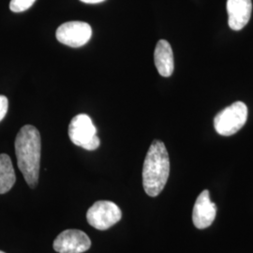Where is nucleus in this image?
<instances>
[{"mask_svg":"<svg viewBox=\"0 0 253 253\" xmlns=\"http://www.w3.org/2000/svg\"><path fill=\"white\" fill-rule=\"evenodd\" d=\"M16 180L11 160L7 154H0V194L7 193Z\"/></svg>","mask_w":253,"mask_h":253,"instance_id":"9b49d317","label":"nucleus"},{"mask_svg":"<svg viewBox=\"0 0 253 253\" xmlns=\"http://www.w3.org/2000/svg\"><path fill=\"white\" fill-rule=\"evenodd\" d=\"M69 136L74 145L89 151L96 150L100 145L96 126L91 118L84 114L77 115L72 119L69 126Z\"/></svg>","mask_w":253,"mask_h":253,"instance_id":"20e7f679","label":"nucleus"},{"mask_svg":"<svg viewBox=\"0 0 253 253\" xmlns=\"http://www.w3.org/2000/svg\"><path fill=\"white\" fill-rule=\"evenodd\" d=\"M170 173V160L163 142L155 140L150 145L143 167V186L145 193L156 197L163 191Z\"/></svg>","mask_w":253,"mask_h":253,"instance_id":"f03ea898","label":"nucleus"},{"mask_svg":"<svg viewBox=\"0 0 253 253\" xmlns=\"http://www.w3.org/2000/svg\"><path fill=\"white\" fill-rule=\"evenodd\" d=\"M0 253H4V252H1V251H0Z\"/></svg>","mask_w":253,"mask_h":253,"instance_id":"2eb2a0df","label":"nucleus"},{"mask_svg":"<svg viewBox=\"0 0 253 253\" xmlns=\"http://www.w3.org/2000/svg\"><path fill=\"white\" fill-rule=\"evenodd\" d=\"M122 217V212L118 206L110 201H98L86 213V219L91 226L105 231L114 226Z\"/></svg>","mask_w":253,"mask_h":253,"instance_id":"39448f33","label":"nucleus"},{"mask_svg":"<svg viewBox=\"0 0 253 253\" xmlns=\"http://www.w3.org/2000/svg\"><path fill=\"white\" fill-rule=\"evenodd\" d=\"M42 141L40 131L32 125H26L19 130L15 139V153L19 169L25 180L32 189L39 182Z\"/></svg>","mask_w":253,"mask_h":253,"instance_id":"f257e3e1","label":"nucleus"},{"mask_svg":"<svg viewBox=\"0 0 253 253\" xmlns=\"http://www.w3.org/2000/svg\"><path fill=\"white\" fill-rule=\"evenodd\" d=\"M252 11V0H227L229 27L235 31L244 28L251 19Z\"/></svg>","mask_w":253,"mask_h":253,"instance_id":"1a4fd4ad","label":"nucleus"},{"mask_svg":"<svg viewBox=\"0 0 253 253\" xmlns=\"http://www.w3.org/2000/svg\"><path fill=\"white\" fill-rule=\"evenodd\" d=\"M81 1L84 2V3H87V4H97V3L103 2L105 0H81Z\"/></svg>","mask_w":253,"mask_h":253,"instance_id":"4468645a","label":"nucleus"},{"mask_svg":"<svg viewBox=\"0 0 253 253\" xmlns=\"http://www.w3.org/2000/svg\"><path fill=\"white\" fill-rule=\"evenodd\" d=\"M154 59L156 68L163 77H170L172 75L174 69L173 53L171 44L167 41H159L155 49Z\"/></svg>","mask_w":253,"mask_h":253,"instance_id":"9d476101","label":"nucleus"},{"mask_svg":"<svg viewBox=\"0 0 253 253\" xmlns=\"http://www.w3.org/2000/svg\"><path fill=\"white\" fill-rule=\"evenodd\" d=\"M36 0H10L9 9L13 12H23L29 9Z\"/></svg>","mask_w":253,"mask_h":253,"instance_id":"f8f14e48","label":"nucleus"},{"mask_svg":"<svg viewBox=\"0 0 253 253\" xmlns=\"http://www.w3.org/2000/svg\"><path fill=\"white\" fill-rule=\"evenodd\" d=\"M247 119V105L242 101H235L217 114L214 118V126L219 135H234L244 126Z\"/></svg>","mask_w":253,"mask_h":253,"instance_id":"7ed1b4c3","label":"nucleus"},{"mask_svg":"<svg viewBox=\"0 0 253 253\" xmlns=\"http://www.w3.org/2000/svg\"><path fill=\"white\" fill-rule=\"evenodd\" d=\"M89 237L81 230L63 231L54 239V250L59 253H83L90 249Z\"/></svg>","mask_w":253,"mask_h":253,"instance_id":"0eeeda50","label":"nucleus"},{"mask_svg":"<svg viewBox=\"0 0 253 253\" xmlns=\"http://www.w3.org/2000/svg\"><path fill=\"white\" fill-rule=\"evenodd\" d=\"M9 108V100L7 99V97L0 95V121H2L5 116L7 115Z\"/></svg>","mask_w":253,"mask_h":253,"instance_id":"ddd939ff","label":"nucleus"},{"mask_svg":"<svg viewBox=\"0 0 253 253\" xmlns=\"http://www.w3.org/2000/svg\"><path fill=\"white\" fill-rule=\"evenodd\" d=\"M217 206L211 202L208 190H203L193 207L192 221L198 229H206L210 226L216 218Z\"/></svg>","mask_w":253,"mask_h":253,"instance_id":"6e6552de","label":"nucleus"},{"mask_svg":"<svg viewBox=\"0 0 253 253\" xmlns=\"http://www.w3.org/2000/svg\"><path fill=\"white\" fill-rule=\"evenodd\" d=\"M92 36V28L87 23L80 21L67 22L57 28L55 37L57 41L73 48L86 44Z\"/></svg>","mask_w":253,"mask_h":253,"instance_id":"423d86ee","label":"nucleus"}]
</instances>
